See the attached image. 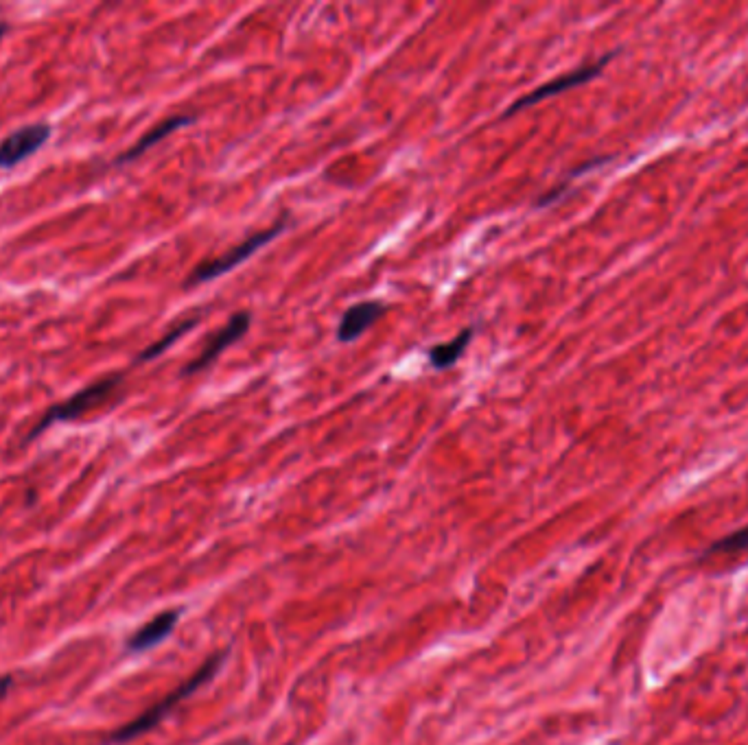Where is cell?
Returning <instances> with one entry per match:
<instances>
[{
  "mask_svg": "<svg viewBox=\"0 0 748 745\" xmlns=\"http://www.w3.org/2000/svg\"><path fill=\"white\" fill-rule=\"evenodd\" d=\"M121 381H123L121 374H112V376L99 378V381H95L84 389H79L77 394H73L68 400H64V402H60V405H55V407L46 411L44 416L40 418V422L31 429L27 440H35V437H38L40 433H44L46 429H51L53 424L73 422L79 416H84L88 409L97 407L99 402H103L105 398L112 396V392L121 385Z\"/></svg>",
  "mask_w": 748,
  "mask_h": 745,
  "instance_id": "cell-3",
  "label": "cell"
},
{
  "mask_svg": "<svg viewBox=\"0 0 748 745\" xmlns=\"http://www.w3.org/2000/svg\"><path fill=\"white\" fill-rule=\"evenodd\" d=\"M287 223H289V215L285 212V215L280 217L276 223H272L270 228L254 232L245 241L237 243L235 247H230V250L226 254H221L217 258H210V260H204L202 265H197L191 271V276L186 278L184 287L191 289V287H197V285H204V282H210V280H217L221 276H226L228 271H232L235 267H239L241 263H245V260H248L252 254L259 252L261 247L270 245L274 239H278V236L287 230Z\"/></svg>",
  "mask_w": 748,
  "mask_h": 745,
  "instance_id": "cell-2",
  "label": "cell"
},
{
  "mask_svg": "<svg viewBox=\"0 0 748 745\" xmlns=\"http://www.w3.org/2000/svg\"><path fill=\"white\" fill-rule=\"evenodd\" d=\"M51 132V125L29 123L5 136L3 143H0V169H11L16 167V164L25 162L35 151H40L46 145V140L51 138Z\"/></svg>",
  "mask_w": 748,
  "mask_h": 745,
  "instance_id": "cell-6",
  "label": "cell"
},
{
  "mask_svg": "<svg viewBox=\"0 0 748 745\" xmlns=\"http://www.w3.org/2000/svg\"><path fill=\"white\" fill-rule=\"evenodd\" d=\"M615 55H617V53H609V55L600 57L598 62L584 64V66H580V68H576V70H571V73H567V75H560V77H556V79H552V81H547V84H541L539 88H534L530 94H525V97H521L519 101H514V103L510 105V108L504 112V118H510V116H514V114H519V112H523V110H528V108H532V105L541 103V101H545V99L558 97V94H563V92H567V90H574V88H578V86L589 84V81H593L595 77H600V75H602L604 66L609 64Z\"/></svg>",
  "mask_w": 748,
  "mask_h": 745,
  "instance_id": "cell-4",
  "label": "cell"
},
{
  "mask_svg": "<svg viewBox=\"0 0 748 745\" xmlns=\"http://www.w3.org/2000/svg\"><path fill=\"white\" fill-rule=\"evenodd\" d=\"M473 335H475V328L469 326V328L460 330V333L455 335L451 341H447V344L431 346L429 348V365H431V368H434V370L453 368V365L462 359V354L466 352V348L471 346Z\"/></svg>",
  "mask_w": 748,
  "mask_h": 745,
  "instance_id": "cell-10",
  "label": "cell"
},
{
  "mask_svg": "<svg viewBox=\"0 0 748 745\" xmlns=\"http://www.w3.org/2000/svg\"><path fill=\"white\" fill-rule=\"evenodd\" d=\"M388 311V306L377 300L357 302L344 311L342 322L337 326V341L340 344H353L370 326H374Z\"/></svg>",
  "mask_w": 748,
  "mask_h": 745,
  "instance_id": "cell-7",
  "label": "cell"
},
{
  "mask_svg": "<svg viewBox=\"0 0 748 745\" xmlns=\"http://www.w3.org/2000/svg\"><path fill=\"white\" fill-rule=\"evenodd\" d=\"M11 684H14V678H11V676H3V678H0V700H3V697L9 693Z\"/></svg>",
  "mask_w": 748,
  "mask_h": 745,
  "instance_id": "cell-13",
  "label": "cell"
},
{
  "mask_svg": "<svg viewBox=\"0 0 748 745\" xmlns=\"http://www.w3.org/2000/svg\"><path fill=\"white\" fill-rule=\"evenodd\" d=\"M197 322H200V317H191V319H184V322H180V324H175L169 330V333H165V337L158 339L156 344H151L143 352H140L136 357V363H147V361H154L156 357H160V354L169 350L175 344V341H180L186 333H189L191 328H195Z\"/></svg>",
  "mask_w": 748,
  "mask_h": 745,
  "instance_id": "cell-11",
  "label": "cell"
},
{
  "mask_svg": "<svg viewBox=\"0 0 748 745\" xmlns=\"http://www.w3.org/2000/svg\"><path fill=\"white\" fill-rule=\"evenodd\" d=\"M178 619H180V610L160 612L158 617L147 621L143 628L130 636V641H127V652L143 654V652H147V649H154L175 630Z\"/></svg>",
  "mask_w": 748,
  "mask_h": 745,
  "instance_id": "cell-8",
  "label": "cell"
},
{
  "mask_svg": "<svg viewBox=\"0 0 748 745\" xmlns=\"http://www.w3.org/2000/svg\"><path fill=\"white\" fill-rule=\"evenodd\" d=\"M250 324H252V315L248 311H239L232 315L226 322V326L217 330V333L208 339V344L204 346L200 354H197V359H193L189 365H186L184 376L200 374L206 368H210V365H213L221 354H224L232 344H237V341L248 333Z\"/></svg>",
  "mask_w": 748,
  "mask_h": 745,
  "instance_id": "cell-5",
  "label": "cell"
},
{
  "mask_svg": "<svg viewBox=\"0 0 748 745\" xmlns=\"http://www.w3.org/2000/svg\"><path fill=\"white\" fill-rule=\"evenodd\" d=\"M742 551H748V525L731 531V534L718 538L716 542H711L705 555H729V553H742Z\"/></svg>",
  "mask_w": 748,
  "mask_h": 745,
  "instance_id": "cell-12",
  "label": "cell"
},
{
  "mask_svg": "<svg viewBox=\"0 0 748 745\" xmlns=\"http://www.w3.org/2000/svg\"><path fill=\"white\" fill-rule=\"evenodd\" d=\"M195 121H197L195 114H175V116L165 118V121H160L156 127H151L149 132L143 138H140L132 149H127L125 153H121V156L116 158V164H127V162L138 160L145 151H149L151 147H156L160 140H165L173 132H178V129L191 125Z\"/></svg>",
  "mask_w": 748,
  "mask_h": 745,
  "instance_id": "cell-9",
  "label": "cell"
},
{
  "mask_svg": "<svg viewBox=\"0 0 748 745\" xmlns=\"http://www.w3.org/2000/svg\"><path fill=\"white\" fill-rule=\"evenodd\" d=\"M230 745H248L245 741H239V743H230Z\"/></svg>",
  "mask_w": 748,
  "mask_h": 745,
  "instance_id": "cell-15",
  "label": "cell"
},
{
  "mask_svg": "<svg viewBox=\"0 0 748 745\" xmlns=\"http://www.w3.org/2000/svg\"><path fill=\"white\" fill-rule=\"evenodd\" d=\"M5 33H7V25H5V22H0V42H3Z\"/></svg>",
  "mask_w": 748,
  "mask_h": 745,
  "instance_id": "cell-14",
  "label": "cell"
},
{
  "mask_svg": "<svg viewBox=\"0 0 748 745\" xmlns=\"http://www.w3.org/2000/svg\"><path fill=\"white\" fill-rule=\"evenodd\" d=\"M226 656H228V652H219V654H215V656H210V658L204 662V665L193 673V676H191L189 680H186L184 684H180V687L175 689L173 693H169V695L165 697V700L158 702V704H154L151 708H147V711H145L143 715L136 717V719H132L130 724H125L123 728L116 730L114 735L108 739V743H110V745H123V743L134 741V739L140 737V735H145V732H149V730H154V728L160 724V721L165 719V717L173 711L175 706H178L180 702H184L186 697H191L197 689L204 687L206 682H210V680H213V678L217 676V671H219L221 667H224Z\"/></svg>",
  "mask_w": 748,
  "mask_h": 745,
  "instance_id": "cell-1",
  "label": "cell"
}]
</instances>
